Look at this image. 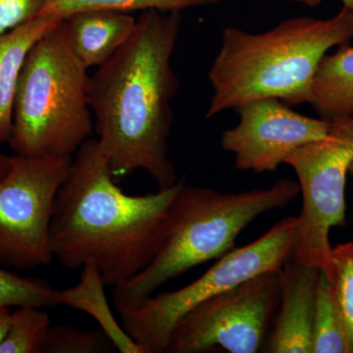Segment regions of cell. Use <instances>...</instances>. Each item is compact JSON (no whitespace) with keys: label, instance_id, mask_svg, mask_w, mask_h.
Listing matches in <instances>:
<instances>
[{"label":"cell","instance_id":"1","mask_svg":"<svg viewBox=\"0 0 353 353\" xmlns=\"http://www.w3.org/2000/svg\"><path fill=\"white\" fill-rule=\"evenodd\" d=\"M181 22L178 11H143L131 39L90 76L97 145L117 183L138 170L152 176L158 190L178 182L169 137L172 101L180 88L172 57Z\"/></svg>","mask_w":353,"mask_h":353},{"label":"cell","instance_id":"2","mask_svg":"<svg viewBox=\"0 0 353 353\" xmlns=\"http://www.w3.org/2000/svg\"><path fill=\"white\" fill-rule=\"evenodd\" d=\"M183 181L154 194L130 196L118 187L97 139L74 154L51 221L53 259L66 268L92 265L106 287L143 270L166 233L169 208Z\"/></svg>","mask_w":353,"mask_h":353},{"label":"cell","instance_id":"3","mask_svg":"<svg viewBox=\"0 0 353 353\" xmlns=\"http://www.w3.org/2000/svg\"><path fill=\"white\" fill-rule=\"evenodd\" d=\"M352 39L353 11L343 6L327 19L289 18L263 32L228 26L208 72L213 94L206 118L256 99L310 103L323 58Z\"/></svg>","mask_w":353,"mask_h":353},{"label":"cell","instance_id":"4","mask_svg":"<svg viewBox=\"0 0 353 353\" xmlns=\"http://www.w3.org/2000/svg\"><path fill=\"white\" fill-rule=\"evenodd\" d=\"M301 194L299 183L282 179L268 189L222 192L182 183L169 208L166 233L143 271L113 288L116 309L134 303L194 267L234 248L236 238L260 215L284 208Z\"/></svg>","mask_w":353,"mask_h":353},{"label":"cell","instance_id":"5","mask_svg":"<svg viewBox=\"0 0 353 353\" xmlns=\"http://www.w3.org/2000/svg\"><path fill=\"white\" fill-rule=\"evenodd\" d=\"M88 68L72 48L65 23L28 53L21 71L8 143L25 157H73L94 129Z\"/></svg>","mask_w":353,"mask_h":353},{"label":"cell","instance_id":"6","mask_svg":"<svg viewBox=\"0 0 353 353\" xmlns=\"http://www.w3.org/2000/svg\"><path fill=\"white\" fill-rule=\"evenodd\" d=\"M297 241V216L285 217L257 240L223 255L190 284L117 308L121 325L143 353L166 352L176 322L190 309L259 274L279 270L294 256Z\"/></svg>","mask_w":353,"mask_h":353},{"label":"cell","instance_id":"7","mask_svg":"<svg viewBox=\"0 0 353 353\" xmlns=\"http://www.w3.org/2000/svg\"><path fill=\"white\" fill-rule=\"evenodd\" d=\"M353 161V116L332 122L325 138L297 148L285 160L303 196L299 241L292 259L332 274L330 232L345 225V185Z\"/></svg>","mask_w":353,"mask_h":353},{"label":"cell","instance_id":"8","mask_svg":"<svg viewBox=\"0 0 353 353\" xmlns=\"http://www.w3.org/2000/svg\"><path fill=\"white\" fill-rule=\"evenodd\" d=\"M73 157H10L0 179V263L17 270L52 261L50 229L55 199Z\"/></svg>","mask_w":353,"mask_h":353},{"label":"cell","instance_id":"9","mask_svg":"<svg viewBox=\"0 0 353 353\" xmlns=\"http://www.w3.org/2000/svg\"><path fill=\"white\" fill-rule=\"evenodd\" d=\"M280 299L279 270L259 274L202 301L176 322L166 352H262Z\"/></svg>","mask_w":353,"mask_h":353},{"label":"cell","instance_id":"10","mask_svg":"<svg viewBox=\"0 0 353 353\" xmlns=\"http://www.w3.org/2000/svg\"><path fill=\"white\" fill-rule=\"evenodd\" d=\"M238 125L223 132L221 146L234 166L256 173L277 170L297 148L325 138L332 122L308 117L277 99L246 102L236 109Z\"/></svg>","mask_w":353,"mask_h":353},{"label":"cell","instance_id":"11","mask_svg":"<svg viewBox=\"0 0 353 353\" xmlns=\"http://www.w3.org/2000/svg\"><path fill=\"white\" fill-rule=\"evenodd\" d=\"M319 269L290 259L279 269L280 299L262 352L312 353Z\"/></svg>","mask_w":353,"mask_h":353},{"label":"cell","instance_id":"12","mask_svg":"<svg viewBox=\"0 0 353 353\" xmlns=\"http://www.w3.org/2000/svg\"><path fill=\"white\" fill-rule=\"evenodd\" d=\"M72 48L88 69L101 67L128 43L137 19L130 13L90 10L64 20Z\"/></svg>","mask_w":353,"mask_h":353},{"label":"cell","instance_id":"13","mask_svg":"<svg viewBox=\"0 0 353 353\" xmlns=\"http://www.w3.org/2000/svg\"><path fill=\"white\" fill-rule=\"evenodd\" d=\"M63 21L51 14H39L0 37V145L8 143L12 134L16 90L28 53Z\"/></svg>","mask_w":353,"mask_h":353},{"label":"cell","instance_id":"14","mask_svg":"<svg viewBox=\"0 0 353 353\" xmlns=\"http://www.w3.org/2000/svg\"><path fill=\"white\" fill-rule=\"evenodd\" d=\"M309 104L329 122L353 116V46L343 44L325 55L316 72Z\"/></svg>","mask_w":353,"mask_h":353},{"label":"cell","instance_id":"15","mask_svg":"<svg viewBox=\"0 0 353 353\" xmlns=\"http://www.w3.org/2000/svg\"><path fill=\"white\" fill-rule=\"evenodd\" d=\"M101 274L92 265H85L80 282L74 287L61 290V305L83 311L99 323L120 353H143V350L114 317L109 307Z\"/></svg>","mask_w":353,"mask_h":353},{"label":"cell","instance_id":"16","mask_svg":"<svg viewBox=\"0 0 353 353\" xmlns=\"http://www.w3.org/2000/svg\"><path fill=\"white\" fill-rule=\"evenodd\" d=\"M222 0H46L39 14H51L66 20L76 13L90 10L132 11L158 10L173 12L196 7L215 6Z\"/></svg>","mask_w":353,"mask_h":353},{"label":"cell","instance_id":"17","mask_svg":"<svg viewBox=\"0 0 353 353\" xmlns=\"http://www.w3.org/2000/svg\"><path fill=\"white\" fill-rule=\"evenodd\" d=\"M312 353H350L329 279L320 272L316 289Z\"/></svg>","mask_w":353,"mask_h":353},{"label":"cell","instance_id":"18","mask_svg":"<svg viewBox=\"0 0 353 353\" xmlns=\"http://www.w3.org/2000/svg\"><path fill=\"white\" fill-rule=\"evenodd\" d=\"M50 326V315L43 308L16 307L6 336L0 343V353H41Z\"/></svg>","mask_w":353,"mask_h":353},{"label":"cell","instance_id":"19","mask_svg":"<svg viewBox=\"0 0 353 353\" xmlns=\"http://www.w3.org/2000/svg\"><path fill=\"white\" fill-rule=\"evenodd\" d=\"M61 290L53 289L46 281L22 277L0 268V309L61 305Z\"/></svg>","mask_w":353,"mask_h":353},{"label":"cell","instance_id":"20","mask_svg":"<svg viewBox=\"0 0 353 353\" xmlns=\"http://www.w3.org/2000/svg\"><path fill=\"white\" fill-rule=\"evenodd\" d=\"M332 264L328 279L347 336L348 350L353 353V239L332 248Z\"/></svg>","mask_w":353,"mask_h":353},{"label":"cell","instance_id":"21","mask_svg":"<svg viewBox=\"0 0 353 353\" xmlns=\"http://www.w3.org/2000/svg\"><path fill=\"white\" fill-rule=\"evenodd\" d=\"M113 353L117 348L101 328L78 330L70 326H50L41 353Z\"/></svg>","mask_w":353,"mask_h":353},{"label":"cell","instance_id":"22","mask_svg":"<svg viewBox=\"0 0 353 353\" xmlns=\"http://www.w3.org/2000/svg\"><path fill=\"white\" fill-rule=\"evenodd\" d=\"M44 2L46 0H0V37L39 15Z\"/></svg>","mask_w":353,"mask_h":353},{"label":"cell","instance_id":"23","mask_svg":"<svg viewBox=\"0 0 353 353\" xmlns=\"http://www.w3.org/2000/svg\"><path fill=\"white\" fill-rule=\"evenodd\" d=\"M11 315H12L11 308L0 309V343L6 336L7 330L10 325Z\"/></svg>","mask_w":353,"mask_h":353},{"label":"cell","instance_id":"24","mask_svg":"<svg viewBox=\"0 0 353 353\" xmlns=\"http://www.w3.org/2000/svg\"><path fill=\"white\" fill-rule=\"evenodd\" d=\"M290 2H296V3L303 4V6L315 7L319 6L323 0H288ZM343 7L350 9L353 11V0H341Z\"/></svg>","mask_w":353,"mask_h":353},{"label":"cell","instance_id":"25","mask_svg":"<svg viewBox=\"0 0 353 353\" xmlns=\"http://www.w3.org/2000/svg\"><path fill=\"white\" fill-rule=\"evenodd\" d=\"M9 166H10V157H7V155L0 152V179L6 175Z\"/></svg>","mask_w":353,"mask_h":353},{"label":"cell","instance_id":"26","mask_svg":"<svg viewBox=\"0 0 353 353\" xmlns=\"http://www.w3.org/2000/svg\"><path fill=\"white\" fill-rule=\"evenodd\" d=\"M348 174H350V175H352L353 176V161H352V165H350V172H348Z\"/></svg>","mask_w":353,"mask_h":353}]
</instances>
